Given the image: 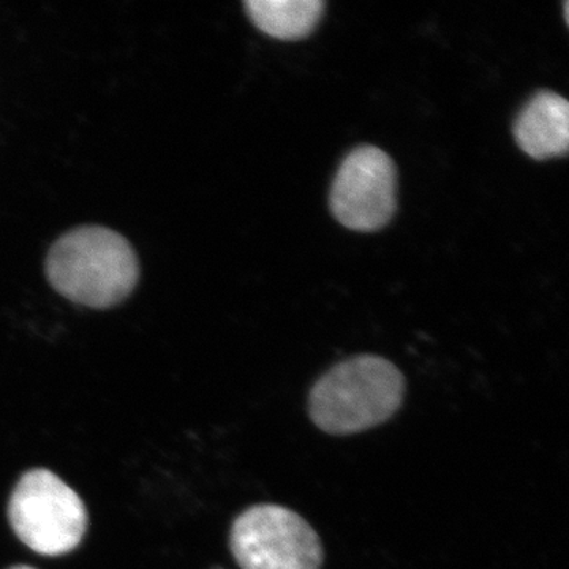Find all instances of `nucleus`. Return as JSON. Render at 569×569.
<instances>
[{
  "label": "nucleus",
  "mask_w": 569,
  "mask_h": 569,
  "mask_svg": "<svg viewBox=\"0 0 569 569\" xmlns=\"http://www.w3.org/2000/svg\"><path fill=\"white\" fill-rule=\"evenodd\" d=\"M246 10L260 31L280 40L309 36L323 17V0H247Z\"/></svg>",
  "instance_id": "0eeeda50"
},
{
  "label": "nucleus",
  "mask_w": 569,
  "mask_h": 569,
  "mask_svg": "<svg viewBox=\"0 0 569 569\" xmlns=\"http://www.w3.org/2000/svg\"><path fill=\"white\" fill-rule=\"evenodd\" d=\"M230 549L241 569H321L323 546L305 518L280 505H257L234 520Z\"/></svg>",
  "instance_id": "20e7f679"
},
{
  "label": "nucleus",
  "mask_w": 569,
  "mask_h": 569,
  "mask_svg": "<svg viewBox=\"0 0 569 569\" xmlns=\"http://www.w3.org/2000/svg\"><path fill=\"white\" fill-rule=\"evenodd\" d=\"M568 13H569V3H565V21H567V24H569L568 20Z\"/></svg>",
  "instance_id": "6e6552de"
},
{
  "label": "nucleus",
  "mask_w": 569,
  "mask_h": 569,
  "mask_svg": "<svg viewBox=\"0 0 569 569\" xmlns=\"http://www.w3.org/2000/svg\"><path fill=\"white\" fill-rule=\"evenodd\" d=\"M9 520L22 545L47 557L77 549L88 529L81 497L44 468L22 475L11 492Z\"/></svg>",
  "instance_id": "7ed1b4c3"
},
{
  "label": "nucleus",
  "mask_w": 569,
  "mask_h": 569,
  "mask_svg": "<svg viewBox=\"0 0 569 569\" xmlns=\"http://www.w3.org/2000/svg\"><path fill=\"white\" fill-rule=\"evenodd\" d=\"M212 569H223V568L217 567V568H212Z\"/></svg>",
  "instance_id": "9d476101"
},
{
  "label": "nucleus",
  "mask_w": 569,
  "mask_h": 569,
  "mask_svg": "<svg viewBox=\"0 0 569 569\" xmlns=\"http://www.w3.org/2000/svg\"><path fill=\"white\" fill-rule=\"evenodd\" d=\"M406 378L388 359L362 355L318 378L309 396L313 425L331 436H353L387 422L403 402Z\"/></svg>",
  "instance_id": "f03ea898"
},
{
  "label": "nucleus",
  "mask_w": 569,
  "mask_h": 569,
  "mask_svg": "<svg viewBox=\"0 0 569 569\" xmlns=\"http://www.w3.org/2000/svg\"><path fill=\"white\" fill-rule=\"evenodd\" d=\"M516 141L535 160L567 156L569 103L552 91L538 92L520 111L515 123Z\"/></svg>",
  "instance_id": "423d86ee"
},
{
  "label": "nucleus",
  "mask_w": 569,
  "mask_h": 569,
  "mask_svg": "<svg viewBox=\"0 0 569 569\" xmlns=\"http://www.w3.org/2000/svg\"><path fill=\"white\" fill-rule=\"evenodd\" d=\"M47 276L54 290L71 302L108 309L132 293L140 268L123 236L104 227H81L51 247Z\"/></svg>",
  "instance_id": "f257e3e1"
},
{
  "label": "nucleus",
  "mask_w": 569,
  "mask_h": 569,
  "mask_svg": "<svg viewBox=\"0 0 569 569\" xmlns=\"http://www.w3.org/2000/svg\"><path fill=\"white\" fill-rule=\"evenodd\" d=\"M10 569H36V568L26 567V565H18V567H13V568H10Z\"/></svg>",
  "instance_id": "1a4fd4ad"
},
{
  "label": "nucleus",
  "mask_w": 569,
  "mask_h": 569,
  "mask_svg": "<svg viewBox=\"0 0 569 569\" xmlns=\"http://www.w3.org/2000/svg\"><path fill=\"white\" fill-rule=\"evenodd\" d=\"M397 171L391 157L376 146L348 153L331 187L332 213L348 230L372 233L396 212Z\"/></svg>",
  "instance_id": "39448f33"
}]
</instances>
